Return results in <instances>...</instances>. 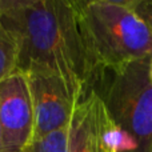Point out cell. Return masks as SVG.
Returning <instances> with one entry per match:
<instances>
[{
    "mask_svg": "<svg viewBox=\"0 0 152 152\" xmlns=\"http://www.w3.org/2000/svg\"><path fill=\"white\" fill-rule=\"evenodd\" d=\"M0 20L18 44V69L51 72L87 97L102 74L84 42L76 0H0Z\"/></svg>",
    "mask_w": 152,
    "mask_h": 152,
    "instance_id": "cell-1",
    "label": "cell"
},
{
    "mask_svg": "<svg viewBox=\"0 0 152 152\" xmlns=\"http://www.w3.org/2000/svg\"><path fill=\"white\" fill-rule=\"evenodd\" d=\"M76 4L84 42L102 75L152 56V0Z\"/></svg>",
    "mask_w": 152,
    "mask_h": 152,
    "instance_id": "cell-2",
    "label": "cell"
},
{
    "mask_svg": "<svg viewBox=\"0 0 152 152\" xmlns=\"http://www.w3.org/2000/svg\"><path fill=\"white\" fill-rule=\"evenodd\" d=\"M150 58L112 72L110 84L103 92H97L120 135V152H152Z\"/></svg>",
    "mask_w": 152,
    "mask_h": 152,
    "instance_id": "cell-3",
    "label": "cell"
},
{
    "mask_svg": "<svg viewBox=\"0 0 152 152\" xmlns=\"http://www.w3.org/2000/svg\"><path fill=\"white\" fill-rule=\"evenodd\" d=\"M27 79L34 107V140L69 127L76 107L86 97L56 74L35 72Z\"/></svg>",
    "mask_w": 152,
    "mask_h": 152,
    "instance_id": "cell-4",
    "label": "cell"
},
{
    "mask_svg": "<svg viewBox=\"0 0 152 152\" xmlns=\"http://www.w3.org/2000/svg\"><path fill=\"white\" fill-rule=\"evenodd\" d=\"M3 152H26L34 140L35 118L28 79L13 72L0 81Z\"/></svg>",
    "mask_w": 152,
    "mask_h": 152,
    "instance_id": "cell-5",
    "label": "cell"
},
{
    "mask_svg": "<svg viewBox=\"0 0 152 152\" xmlns=\"http://www.w3.org/2000/svg\"><path fill=\"white\" fill-rule=\"evenodd\" d=\"M111 118L96 89L77 104L69 124L67 152H99Z\"/></svg>",
    "mask_w": 152,
    "mask_h": 152,
    "instance_id": "cell-6",
    "label": "cell"
},
{
    "mask_svg": "<svg viewBox=\"0 0 152 152\" xmlns=\"http://www.w3.org/2000/svg\"><path fill=\"white\" fill-rule=\"evenodd\" d=\"M18 69V44L0 20V81Z\"/></svg>",
    "mask_w": 152,
    "mask_h": 152,
    "instance_id": "cell-7",
    "label": "cell"
},
{
    "mask_svg": "<svg viewBox=\"0 0 152 152\" xmlns=\"http://www.w3.org/2000/svg\"><path fill=\"white\" fill-rule=\"evenodd\" d=\"M69 127L61 128L52 134L45 135L42 139L34 140L29 145L31 152H67L68 148Z\"/></svg>",
    "mask_w": 152,
    "mask_h": 152,
    "instance_id": "cell-8",
    "label": "cell"
},
{
    "mask_svg": "<svg viewBox=\"0 0 152 152\" xmlns=\"http://www.w3.org/2000/svg\"><path fill=\"white\" fill-rule=\"evenodd\" d=\"M99 152H120V135L112 120L110 121L103 140L100 143Z\"/></svg>",
    "mask_w": 152,
    "mask_h": 152,
    "instance_id": "cell-9",
    "label": "cell"
},
{
    "mask_svg": "<svg viewBox=\"0 0 152 152\" xmlns=\"http://www.w3.org/2000/svg\"><path fill=\"white\" fill-rule=\"evenodd\" d=\"M148 76H150V80L152 83V56L150 58V64H148Z\"/></svg>",
    "mask_w": 152,
    "mask_h": 152,
    "instance_id": "cell-10",
    "label": "cell"
},
{
    "mask_svg": "<svg viewBox=\"0 0 152 152\" xmlns=\"http://www.w3.org/2000/svg\"><path fill=\"white\" fill-rule=\"evenodd\" d=\"M0 152H3V129H1V121H0Z\"/></svg>",
    "mask_w": 152,
    "mask_h": 152,
    "instance_id": "cell-11",
    "label": "cell"
},
{
    "mask_svg": "<svg viewBox=\"0 0 152 152\" xmlns=\"http://www.w3.org/2000/svg\"><path fill=\"white\" fill-rule=\"evenodd\" d=\"M26 152H31V151H29V148H28V150H27V151H26Z\"/></svg>",
    "mask_w": 152,
    "mask_h": 152,
    "instance_id": "cell-12",
    "label": "cell"
}]
</instances>
